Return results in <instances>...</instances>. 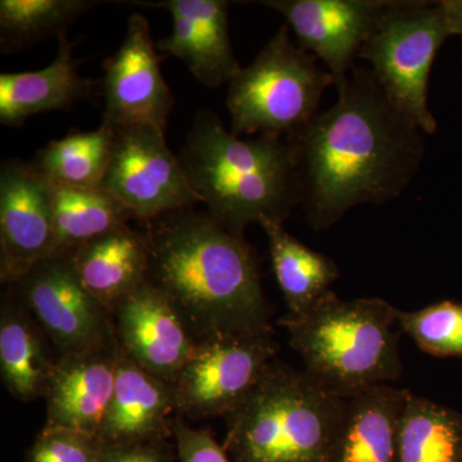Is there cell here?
Returning <instances> with one entry per match:
<instances>
[{
    "mask_svg": "<svg viewBox=\"0 0 462 462\" xmlns=\"http://www.w3.org/2000/svg\"><path fill=\"white\" fill-rule=\"evenodd\" d=\"M425 135L392 105L372 69L355 67L336 105L287 138L307 223L327 230L354 207L398 199L420 170Z\"/></svg>",
    "mask_w": 462,
    "mask_h": 462,
    "instance_id": "cell-1",
    "label": "cell"
},
{
    "mask_svg": "<svg viewBox=\"0 0 462 462\" xmlns=\"http://www.w3.org/2000/svg\"><path fill=\"white\" fill-rule=\"evenodd\" d=\"M144 224L147 282L196 342L272 327L256 254L245 238L193 207Z\"/></svg>",
    "mask_w": 462,
    "mask_h": 462,
    "instance_id": "cell-2",
    "label": "cell"
},
{
    "mask_svg": "<svg viewBox=\"0 0 462 462\" xmlns=\"http://www.w3.org/2000/svg\"><path fill=\"white\" fill-rule=\"evenodd\" d=\"M207 214L245 238L252 223H282L300 206L296 156L287 138L242 139L218 116L200 109L179 156Z\"/></svg>",
    "mask_w": 462,
    "mask_h": 462,
    "instance_id": "cell-3",
    "label": "cell"
},
{
    "mask_svg": "<svg viewBox=\"0 0 462 462\" xmlns=\"http://www.w3.org/2000/svg\"><path fill=\"white\" fill-rule=\"evenodd\" d=\"M397 311L382 298L345 300L329 291L303 314H285L279 324L303 370L346 398L402 375Z\"/></svg>",
    "mask_w": 462,
    "mask_h": 462,
    "instance_id": "cell-4",
    "label": "cell"
},
{
    "mask_svg": "<svg viewBox=\"0 0 462 462\" xmlns=\"http://www.w3.org/2000/svg\"><path fill=\"white\" fill-rule=\"evenodd\" d=\"M345 398L305 372L273 361L225 418L233 462H328Z\"/></svg>",
    "mask_w": 462,
    "mask_h": 462,
    "instance_id": "cell-5",
    "label": "cell"
},
{
    "mask_svg": "<svg viewBox=\"0 0 462 462\" xmlns=\"http://www.w3.org/2000/svg\"><path fill=\"white\" fill-rule=\"evenodd\" d=\"M316 60L294 45L288 25L282 26L229 83L230 132L281 138L300 132L319 114L322 94L334 85L333 76Z\"/></svg>",
    "mask_w": 462,
    "mask_h": 462,
    "instance_id": "cell-6",
    "label": "cell"
},
{
    "mask_svg": "<svg viewBox=\"0 0 462 462\" xmlns=\"http://www.w3.org/2000/svg\"><path fill=\"white\" fill-rule=\"evenodd\" d=\"M448 36L439 2L388 0L358 56L372 65L392 105L425 134L437 130L428 85L438 51Z\"/></svg>",
    "mask_w": 462,
    "mask_h": 462,
    "instance_id": "cell-7",
    "label": "cell"
},
{
    "mask_svg": "<svg viewBox=\"0 0 462 462\" xmlns=\"http://www.w3.org/2000/svg\"><path fill=\"white\" fill-rule=\"evenodd\" d=\"M276 354L273 327L197 342L172 384L176 416L226 418L256 388Z\"/></svg>",
    "mask_w": 462,
    "mask_h": 462,
    "instance_id": "cell-8",
    "label": "cell"
},
{
    "mask_svg": "<svg viewBox=\"0 0 462 462\" xmlns=\"http://www.w3.org/2000/svg\"><path fill=\"white\" fill-rule=\"evenodd\" d=\"M7 289L44 330L60 357L118 346L112 315L84 287L69 254L45 258Z\"/></svg>",
    "mask_w": 462,
    "mask_h": 462,
    "instance_id": "cell-9",
    "label": "cell"
},
{
    "mask_svg": "<svg viewBox=\"0 0 462 462\" xmlns=\"http://www.w3.org/2000/svg\"><path fill=\"white\" fill-rule=\"evenodd\" d=\"M143 223L200 202L165 134L151 126L116 130L114 156L102 184Z\"/></svg>",
    "mask_w": 462,
    "mask_h": 462,
    "instance_id": "cell-10",
    "label": "cell"
},
{
    "mask_svg": "<svg viewBox=\"0 0 462 462\" xmlns=\"http://www.w3.org/2000/svg\"><path fill=\"white\" fill-rule=\"evenodd\" d=\"M103 124L115 130L151 126L165 134L173 96L161 71L151 26L133 14L120 50L105 62Z\"/></svg>",
    "mask_w": 462,
    "mask_h": 462,
    "instance_id": "cell-11",
    "label": "cell"
},
{
    "mask_svg": "<svg viewBox=\"0 0 462 462\" xmlns=\"http://www.w3.org/2000/svg\"><path fill=\"white\" fill-rule=\"evenodd\" d=\"M57 254L51 185L32 163L0 167V279L8 285Z\"/></svg>",
    "mask_w": 462,
    "mask_h": 462,
    "instance_id": "cell-12",
    "label": "cell"
},
{
    "mask_svg": "<svg viewBox=\"0 0 462 462\" xmlns=\"http://www.w3.org/2000/svg\"><path fill=\"white\" fill-rule=\"evenodd\" d=\"M261 5L288 21L300 47L324 62L340 94L388 0H266Z\"/></svg>",
    "mask_w": 462,
    "mask_h": 462,
    "instance_id": "cell-13",
    "label": "cell"
},
{
    "mask_svg": "<svg viewBox=\"0 0 462 462\" xmlns=\"http://www.w3.org/2000/svg\"><path fill=\"white\" fill-rule=\"evenodd\" d=\"M112 320L121 352L172 385L197 342L167 298L145 282L116 307Z\"/></svg>",
    "mask_w": 462,
    "mask_h": 462,
    "instance_id": "cell-14",
    "label": "cell"
},
{
    "mask_svg": "<svg viewBox=\"0 0 462 462\" xmlns=\"http://www.w3.org/2000/svg\"><path fill=\"white\" fill-rule=\"evenodd\" d=\"M132 5L166 9L171 14L172 32L158 42L157 48L182 60L200 84L215 89L238 75L242 67L231 47L229 2L165 0Z\"/></svg>",
    "mask_w": 462,
    "mask_h": 462,
    "instance_id": "cell-15",
    "label": "cell"
},
{
    "mask_svg": "<svg viewBox=\"0 0 462 462\" xmlns=\"http://www.w3.org/2000/svg\"><path fill=\"white\" fill-rule=\"evenodd\" d=\"M120 354V346H114L58 358L44 394V428L98 437L114 394Z\"/></svg>",
    "mask_w": 462,
    "mask_h": 462,
    "instance_id": "cell-16",
    "label": "cell"
},
{
    "mask_svg": "<svg viewBox=\"0 0 462 462\" xmlns=\"http://www.w3.org/2000/svg\"><path fill=\"white\" fill-rule=\"evenodd\" d=\"M173 415L172 385L154 378L121 352L114 394L98 434L100 442L166 440L172 437Z\"/></svg>",
    "mask_w": 462,
    "mask_h": 462,
    "instance_id": "cell-17",
    "label": "cell"
},
{
    "mask_svg": "<svg viewBox=\"0 0 462 462\" xmlns=\"http://www.w3.org/2000/svg\"><path fill=\"white\" fill-rule=\"evenodd\" d=\"M409 389L380 384L343 401L328 462H394L398 422Z\"/></svg>",
    "mask_w": 462,
    "mask_h": 462,
    "instance_id": "cell-18",
    "label": "cell"
},
{
    "mask_svg": "<svg viewBox=\"0 0 462 462\" xmlns=\"http://www.w3.org/2000/svg\"><path fill=\"white\" fill-rule=\"evenodd\" d=\"M69 254L84 287L111 315L147 282V236L130 225L85 243Z\"/></svg>",
    "mask_w": 462,
    "mask_h": 462,
    "instance_id": "cell-19",
    "label": "cell"
},
{
    "mask_svg": "<svg viewBox=\"0 0 462 462\" xmlns=\"http://www.w3.org/2000/svg\"><path fill=\"white\" fill-rule=\"evenodd\" d=\"M58 358L47 334L7 289L0 306V375L5 388L23 402L44 398Z\"/></svg>",
    "mask_w": 462,
    "mask_h": 462,
    "instance_id": "cell-20",
    "label": "cell"
},
{
    "mask_svg": "<svg viewBox=\"0 0 462 462\" xmlns=\"http://www.w3.org/2000/svg\"><path fill=\"white\" fill-rule=\"evenodd\" d=\"M93 81L79 74L67 35L58 39L53 62L39 71L0 75V123L20 127L33 115L66 111L90 97Z\"/></svg>",
    "mask_w": 462,
    "mask_h": 462,
    "instance_id": "cell-21",
    "label": "cell"
},
{
    "mask_svg": "<svg viewBox=\"0 0 462 462\" xmlns=\"http://www.w3.org/2000/svg\"><path fill=\"white\" fill-rule=\"evenodd\" d=\"M260 225L269 239L273 269L287 303V314H303L331 291L339 278L338 264L291 236L284 224L263 220Z\"/></svg>",
    "mask_w": 462,
    "mask_h": 462,
    "instance_id": "cell-22",
    "label": "cell"
},
{
    "mask_svg": "<svg viewBox=\"0 0 462 462\" xmlns=\"http://www.w3.org/2000/svg\"><path fill=\"white\" fill-rule=\"evenodd\" d=\"M394 462H462V416L407 392Z\"/></svg>",
    "mask_w": 462,
    "mask_h": 462,
    "instance_id": "cell-23",
    "label": "cell"
},
{
    "mask_svg": "<svg viewBox=\"0 0 462 462\" xmlns=\"http://www.w3.org/2000/svg\"><path fill=\"white\" fill-rule=\"evenodd\" d=\"M51 185L57 254H69L85 243L129 225L134 216L103 188Z\"/></svg>",
    "mask_w": 462,
    "mask_h": 462,
    "instance_id": "cell-24",
    "label": "cell"
},
{
    "mask_svg": "<svg viewBox=\"0 0 462 462\" xmlns=\"http://www.w3.org/2000/svg\"><path fill=\"white\" fill-rule=\"evenodd\" d=\"M116 130L107 124L51 142L32 165L54 184L102 188L114 156Z\"/></svg>",
    "mask_w": 462,
    "mask_h": 462,
    "instance_id": "cell-25",
    "label": "cell"
},
{
    "mask_svg": "<svg viewBox=\"0 0 462 462\" xmlns=\"http://www.w3.org/2000/svg\"><path fill=\"white\" fill-rule=\"evenodd\" d=\"M94 5L93 0H2L0 50L16 53L51 36L60 39Z\"/></svg>",
    "mask_w": 462,
    "mask_h": 462,
    "instance_id": "cell-26",
    "label": "cell"
},
{
    "mask_svg": "<svg viewBox=\"0 0 462 462\" xmlns=\"http://www.w3.org/2000/svg\"><path fill=\"white\" fill-rule=\"evenodd\" d=\"M402 334L436 357L462 356V305L443 300L418 311H397Z\"/></svg>",
    "mask_w": 462,
    "mask_h": 462,
    "instance_id": "cell-27",
    "label": "cell"
},
{
    "mask_svg": "<svg viewBox=\"0 0 462 462\" xmlns=\"http://www.w3.org/2000/svg\"><path fill=\"white\" fill-rule=\"evenodd\" d=\"M98 437L79 431L42 428L26 455V462H99Z\"/></svg>",
    "mask_w": 462,
    "mask_h": 462,
    "instance_id": "cell-28",
    "label": "cell"
},
{
    "mask_svg": "<svg viewBox=\"0 0 462 462\" xmlns=\"http://www.w3.org/2000/svg\"><path fill=\"white\" fill-rule=\"evenodd\" d=\"M172 437L180 462H233L211 431L193 430L179 416L173 419Z\"/></svg>",
    "mask_w": 462,
    "mask_h": 462,
    "instance_id": "cell-29",
    "label": "cell"
},
{
    "mask_svg": "<svg viewBox=\"0 0 462 462\" xmlns=\"http://www.w3.org/2000/svg\"><path fill=\"white\" fill-rule=\"evenodd\" d=\"M99 462H176L165 440L136 443H103Z\"/></svg>",
    "mask_w": 462,
    "mask_h": 462,
    "instance_id": "cell-30",
    "label": "cell"
},
{
    "mask_svg": "<svg viewBox=\"0 0 462 462\" xmlns=\"http://www.w3.org/2000/svg\"><path fill=\"white\" fill-rule=\"evenodd\" d=\"M439 5L449 36L458 35L462 38V0H443Z\"/></svg>",
    "mask_w": 462,
    "mask_h": 462,
    "instance_id": "cell-31",
    "label": "cell"
}]
</instances>
